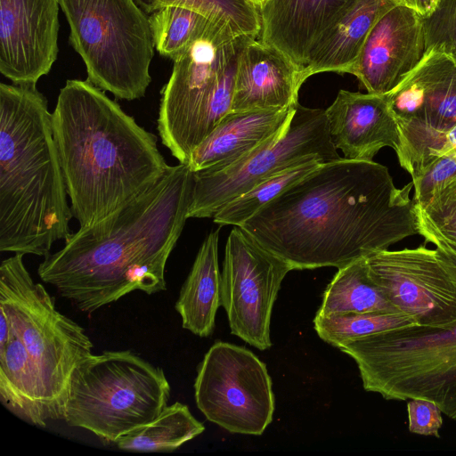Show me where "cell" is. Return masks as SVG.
I'll list each match as a JSON object with an SVG mask.
<instances>
[{
  "instance_id": "29",
  "label": "cell",
  "mask_w": 456,
  "mask_h": 456,
  "mask_svg": "<svg viewBox=\"0 0 456 456\" xmlns=\"http://www.w3.org/2000/svg\"><path fill=\"white\" fill-rule=\"evenodd\" d=\"M145 13L164 6L188 8L216 20L224 21L240 35L259 38L261 17L251 0H134Z\"/></svg>"
},
{
  "instance_id": "12",
  "label": "cell",
  "mask_w": 456,
  "mask_h": 456,
  "mask_svg": "<svg viewBox=\"0 0 456 456\" xmlns=\"http://www.w3.org/2000/svg\"><path fill=\"white\" fill-rule=\"evenodd\" d=\"M197 407L208 420L234 434L260 436L275 410L265 364L244 346L216 341L198 367Z\"/></svg>"
},
{
  "instance_id": "9",
  "label": "cell",
  "mask_w": 456,
  "mask_h": 456,
  "mask_svg": "<svg viewBox=\"0 0 456 456\" xmlns=\"http://www.w3.org/2000/svg\"><path fill=\"white\" fill-rule=\"evenodd\" d=\"M69 44L87 80L118 99L144 96L154 45L148 15L134 0H60Z\"/></svg>"
},
{
  "instance_id": "34",
  "label": "cell",
  "mask_w": 456,
  "mask_h": 456,
  "mask_svg": "<svg viewBox=\"0 0 456 456\" xmlns=\"http://www.w3.org/2000/svg\"><path fill=\"white\" fill-rule=\"evenodd\" d=\"M418 225L419 235H421L425 239V242L434 244L436 248L456 264V243L442 236L419 215Z\"/></svg>"
},
{
  "instance_id": "25",
  "label": "cell",
  "mask_w": 456,
  "mask_h": 456,
  "mask_svg": "<svg viewBox=\"0 0 456 456\" xmlns=\"http://www.w3.org/2000/svg\"><path fill=\"white\" fill-rule=\"evenodd\" d=\"M205 430L187 405L175 402L167 405L152 421L119 437L118 448L129 452H173Z\"/></svg>"
},
{
  "instance_id": "20",
  "label": "cell",
  "mask_w": 456,
  "mask_h": 456,
  "mask_svg": "<svg viewBox=\"0 0 456 456\" xmlns=\"http://www.w3.org/2000/svg\"><path fill=\"white\" fill-rule=\"evenodd\" d=\"M296 107L230 112L194 150L187 164L192 172L208 173L232 165L281 135Z\"/></svg>"
},
{
  "instance_id": "18",
  "label": "cell",
  "mask_w": 456,
  "mask_h": 456,
  "mask_svg": "<svg viewBox=\"0 0 456 456\" xmlns=\"http://www.w3.org/2000/svg\"><path fill=\"white\" fill-rule=\"evenodd\" d=\"M325 115L331 141L345 159L372 160L382 148L399 149V131L387 94L340 90Z\"/></svg>"
},
{
  "instance_id": "17",
  "label": "cell",
  "mask_w": 456,
  "mask_h": 456,
  "mask_svg": "<svg viewBox=\"0 0 456 456\" xmlns=\"http://www.w3.org/2000/svg\"><path fill=\"white\" fill-rule=\"evenodd\" d=\"M358 0H265L259 40L287 55L303 72Z\"/></svg>"
},
{
  "instance_id": "23",
  "label": "cell",
  "mask_w": 456,
  "mask_h": 456,
  "mask_svg": "<svg viewBox=\"0 0 456 456\" xmlns=\"http://www.w3.org/2000/svg\"><path fill=\"white\" fill-rule=\"evenodd\" d=\"M0 400L7 410L28 424L45 427L49 421L38 377L12 327L8 342L0 346Z\"/></svg>"
},
{
  "instance_id": "31",
  "label": "cell",
  "mask_w": 456,
  "mask_h": 456,
  "mask_svg": "<svg viewBox=\"0 0 456 456\" xmlns=\"http://www.w3.org/2000/svg\"><path fill=\"white\" fill-rule=\"evenodd\" d=\"M426 50L434 48L456 59V0H439L424 17Z\"/></svg>"
},
{
  "instance_id": "36",
  "label": "cell",
  "mask_w": 456,
  "mask_h": 456,
  "mask_svg": "<svg viewBox=\"0 0 456 456\" xmlns=\"http://www.w3.org/2000/svg\"><path fill=\"white\" fill-rule=\"evenodd\" d=\"M12 334L11 322L3 308L0 307V346L6 344Z\"/></svg>"
},
{
  "instance_id": "33",
  "label": "cell",
  "mask_w": 456,
  "mask_h": 456,
  "mask_svg": "<svg viewBox=\"0 0 456 456\" xmlns=\"http://www.w3.org/2000/svg\"><path fill=\"white\" fill-rule=\"evenodd\" d=\"M407 413L411 433L440 438L443 412L435 403L425 399H411L407 403Z\"/></svg>"
},
{
  "instance_id": "11",
  "label": "cell",
  "mask_w": 456,
  "mask_h": 456,
  "mask_svg": "<svg viewBox=\"0 0 456 456\" xmlns=\"http://www.w3.org/2000/svg\"><path fill=\"white\" fill-rule=\"evenodd\" d=\"M314 157L325 163L341 159L330 135L325 110L298 103L288 129L279 137L222 170L193 172L188 217H213L268 176Z\"/></svg>"
},
{
  "instance_id": "26",
  "label": "cell",
  "mask_w": 456,
  "mask_h": 456,
  "mask_svg": "<svg viewBox=\"0 0 456 456\" xmlns=\"http://www.w3.org/2000/svg\"><path fill=\"white\" fill-rule=\"evenodd\" d=\"M322 163L325 162L321 158L314 157L274 173L224 206L213 216L214 222L221 226H241L262 207Z\"/></svg>"
},
{
  "instance_id": "19",
  "label": "cell",
  "mask_w": 456,
  "mask_h": 456,
  "mask_svg": "<svg viewBox=\"0 0 456 456\" xmlns=\"http://www.w3.org/2000/svg\"><path fill=\"white\" fill-rule=\"evenodd\" d=\"M302 70L282 52L251 39L238 61L231 112L297 105Z\"/></svg>"
},
{
  "instance_id": "24",
  "label": "cell",
  "mask_w": 456,
  "mask_h": 456,
  "mask_svg": "<svg viewBox=\"0 0 456 456\" xmlns=\"http://www.w3.org/2000/svg\"><path fill=\"white\" fill-rule=\"evenodd\" d=\"M338 269L322 293L316 314L400 313L370 278L364 257Z\"/></svg>"
},
{
  "instance_id": "28",
  "label": "cell",
  "mask_w": 456,
  "mask_h": 456,
  "mask_svg": "<svg viewBox=\"0 0 456 456\" xmlns=\"http://www.w3.org/2000/svg\"><path fill=\"white\" fill-rule=\"evenodd\" d=\"M411 325H419L417 320L403 313L315 314L314 319L317 335L337 348L361 337Z\"/></svg>"
},
{
  "instance_id": "5",
  "label": "cell",
  "mask_w": 456,
  "mask_h": 456,
  "mask_svg": "<svg viewBox=\"0 0 456 456\" xmlns=\"http://www.w3.org/2000/svg\"><path fill=\"white\" fill-rule=\"evenodd\" d=\"M251 39L214 20L176 59L161 90L158 130L180 163L231 112L240 54Z\"/></svg>"
},
{
  "instance_id": "6",
  "label": "cell",
  "mask_w": 456,
  "mask_h": 456,
  "mask_svg": "<svg viewBox=\"0 0 456 456\" xmlns=\"http://www.w3.org/2000/svg\"><path fill=\"white\" fill-rule=\"evenodd\" d=\"M338 349L355 362L366 391L388 401L428 400L456 420V322L395 328Z\"/></svg>"
},
{
  "instance_id": "32",
  "label": "cell",
  "mask_w": 456,
  "mask_h": 456,
  "mask_svg": "<svg viewBox=\"0 0 456 456\" xmlns=\"http://www.w3.org/2000/svg\"><path fill=\"white\" fill-rule=\"evenodd\" d=\"M454 179H456V150L452 148L438 157L419 176L411 180L416 205L424 207L438 188Z\"/></svg>"
},
{
  "instance_id": "14",
  "label": "cell",
  "mask_w": 456,
  "mask_h": 456,
  "mask_svg": "<svg viewBox=\"0 0 456 456\" xmlns=\"http://www.w3.org/2000/svg\"><path fill=\"white\" fill-rule=\"evenodd\" d=\"M292 270L240 227L232 230L223 262L221 305L233 335L261 351L271 347L273 307Z\"/></svg>"
},
{
  "instance_id": "10",
  "label": "cell",
  "mask_w": 456,
  "mask_h": 456,
  "mask_svg": "<svg viewBox=\"0 0 456 456\" xmlns=\"http://www.w3.org/2000/svg\"><path fill=\"white\" fill-rule=\"evenodd\" d=\"M386 94L399 131L397 159L414 180L448 151L446 135L456 126V59L427 49L413 70Z\"/></svg>"
},
{
  "instance_id": "13",
  "label": "cell",
  "mask_w": 456,
  "mask_h": 456,
  "mask_svg": "<svg viewBox=\"0 0 456 456\" xmlns=\"http://www.w3.org/2000/svg\"><path fill=\"white\" fill-rule=\"evenodd\" d=\"M368 273L387 301L419 325L456 322V264L424 245L381 249L364 256Z\"/></svg>"
},
{
  "instance_id": "8",
  "label": "cell",
  "mask_w": 456,
  "mask_h": 456,
  "mask_svg": "<svg viewBox=\"0 0 456 456\" xmlns=\"http://www.w3.org/2000/svg\"><path fill=\"white\" fill-rule=\"evenodd\" d=\"M15 253L0 265V307L23 343L38 377L48 419H62L71 375L92 354L84 329L55 308Z\"/></svg>"
},
{
  "instance_id": "22",
  "label": "cell",
  "mask_w": 456,
  "mask_h": 456,
  "mask_svg": "<svg viewBox=\"0 0 456 456\" xmlns=\"http://www.w3.org/2000/svg\"><path fill=\"white\" fill-rule=\"evenodd\" d=\"M399 0H358L304 69L305 81L322 72L349 73L372 27Z\"/></svg>"
},
{
  "instance_id": "3",
  "label": "cell",
  "mask_w": 456,
  "mask_h": 456,
  "mask_svg": "<svg viewBox=\"0 0 456 456\" xmlns=\"http://www.w3.org/2000/svg\"><path fill=\"white\" fill-rule=\"evenodd\" d=\"M52 126L80 227L134 200L170 167L155 136L87 79L67 80L52 113Z\"/></svg>"
},
{
  "instance_id": "16",
  "label": "cell",
  "mask_w": 456,
  "mask_h": 456,
  "mask_svg": "<svg viewBox=\"0 0 456 456\" xmlns=\"http://www.w3.org/2000/svg\"><path fill=\"white\" fill-rule=\"evenodd\" d=\"M425 53L424 17L398 4L372 27L349 74L367 93L386 94L413 70Z\"/></svg>"
},
{
  "instance_id": "2",
  "label": "cell",
  "mask_w": 456,
  "mask_h": 456,
  "mask_svg": "<svg viewBox=\"0 0 456 456\" xmlns=\"http://www.w3.org/2000/svg\"><path fill=\"white\" fill-rule=\"evenodd\" d=\"M188 164L169 167L145 192L102 221L80 227L39 265L40 279L84 313L141 290L167 289L168 256L185 225L193 192Z\"/></svg>"
},
{
  "instance_id": "27",
  "label": "cell",
  "mask_w": 456,
  "mask_h": 456,
  "mask_svg": "<svg viewBox=\"0 0 456 456\" xmlns=\"http://www.w3.org/2000/svg\"><path fill=\"white\" fill-rule=\"evenodd\" d=\"M148 18L155 50L172 61L216 20L179 6H164L148 14Z\"/></svg>"
},
{
  "instance_id": "21",
  "label": "cell",
  "mask_w": 456,
  "mask_h": 456,
  "mask_svg": "<svg viewBox=\"0 0 456 456\" xmlns=\"http://www.w3.org/2000/svg\"><path fill=\"white\" fill-rule=\"evenodd\" d=\"M218 238L219 232L215 231L204 240L175 305L183 328L200 338L213 333L216 315L222 305Z\"/></svg>"
},
{
  "instance_id": "15",
  "label": "cell",
  "mask_w": 456,
  "mask_h": 456,
  "mask_svg": "<svg viewBox=\"0 0 456 456\" xmlns=\"http://www.w3.org/2000/svg\"><path fill=\"white\" fill-rule=\"evenodd\" d=\"M60 0H0V71L13 84H37L58 53Z\"/></svg>"
},
{
  "instance_id": "1",
  "label": "cell",
  "mask_w": 456,
  "mask_h": 456,
  "mask_svg": "<svg viewBox=\"0 0 456 456\" xmlns=\"http://www.w3.org/2000/svg\"><path fill=\"white\" fill-rule=\"evenodd\" d=\"M413 183L373 160L322 163L241 226L293 270L342 267L419 234ZM239 227V226H238Z\"/></svg>"
},
{
  "instance_id": "7",
  "label": "cell",
  "mask_w": 456,
  "mask_h": 456,
  "mask_svg": "<svg viewBox=\"0 0 456 456\" xmlns=\"http://www.w3.org/2000/svg\"><path fill=\"white\" fill-rule=\"evenodd\" d=\"M170 392L164 370L131 350L92 354L71 375L62 419L115 444L157 418Z\"/></svg>"
},
{
  "instance_id": "4",
  "label": "cell",
  "mask_w": 456,
  "mask_h": 456,
  "mask_svg": "<svg viewBox=\"0 0 456 456\" xmlns=\"http://www.w3.org/2000/svg\"><path fill=\"white\" fill-rule=\"evenodd\" d=\"M52 113L37 84H0V250L47 256L73 217Z\"/></svg>"
},
{
  "instance_id": "30",
  "label": "cell",
  "mask_w": 456,
  "mask_h": 456,
  "mask_svg": "<svg viewBox=\"0 0 456 456\" xmlns=\"http://www.w3.org/2000/svg\"><path fill=\"white\" fill-rule=\"evenodd\" d=\"M417 213L442 236L456 243V179L438 188L424 207L417 206Z\"/></svg>"
},
{
  "instance_id": "38",
  "label": "cell",
  "mask_w": 456,
  "mask_h": 456,
  "mask_svg": "<svg viewBox=\"0 0 456 456\" xmlns=\"http://www.w3.org/2000/svg\"><path fill=\"white\" fill-rule=\"evenodd\" d=\"M454 148H455V150H456V147H454Z\"/></svg>"
},
{
  "instance_id": "37",
  "label": "cell",
  "mask_w": 456,
  "mask_h": 456,
  "mask_svg": "<svg viewBox=\"0 0 456 456\" xmlns=\"http://www.w3.org/2000/svg\"><path fill=\"white\" fill-rule=\"evenodd\" d=\"M251 1L254 4H256L258 6V8H259L265 0H251Z\"/></svg>"
},
{
  "instance_id": "35",
  "label": "cell",
  "mask_w": 456,
  "mask_h": 456,
  "mask_svg": "<svg viewBox=\"0 0 456 456\" xmlns=\"http://www.w3.org/2000/svg\"><path fill=\"white\" fill-rule=\"evenodd\" d=\"M404 4L421 14L423 17L428 16L436 8L439 0H399Z\"/></svg>"
}]
</instances>
